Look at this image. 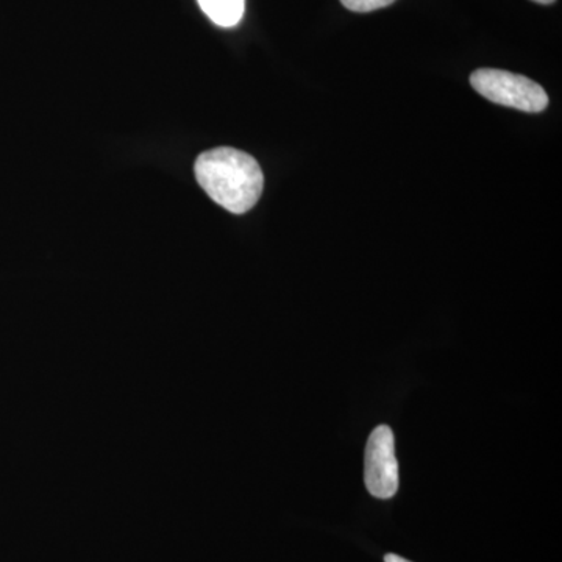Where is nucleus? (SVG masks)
I'll list each match as a JSON object with an SVG mask.
<instances>
[{
    "mask_svg": "<svg viewBox=\"0 0 562 562\" xmlns=\"http://www.w3.org/2000/svg\"><path fill=\"white\" fill-rule=\"evenodd\" d=\"M203 13L221 27H235L243 20L246 0H198Z\"/></svg>",
    "mask_w": 562,
    "mask_h": 562,
    "instance_id": "4",
    "label": "nucleus"
},
{
    "mask_svg": "<svg viewBox=\"0 0 562 562\" xmlns=\"http://www.w3.org/2000/svg\"><path fill=\"white\" fill-rule=\"evenodd\" d=\"M364 483L373 497H394L398 491V462L395 458L394 432L380 425L369 436L364 454Z\"/></svg>",
    "mask_w": 562,
    "mask_h": 562,
    "instance_id": "3",
    "label": "nucleus"
},
{
    "mask_svg": "<svg viewBox=\"0 0 562 562\" xmlns=\"http://www.w3.org/2000/svg\"><path fill=\"white\" fill-rule=\"evenodd\" d=\"M395 0H341L344 7L350 11H357V13H369V11H375L390 7Z\"/></svg>",
    "mask_w": 562,
    "mask_h": 562,
    "instance_id": "5",
    "label": "nucleus"
},
{
    "mask_svg": "<svg viewBox=\"0 0 562 562\" xmlns=\"http://www.w3.org/2000/svg\"><path fill=\"white\" fill-rule=\"evenodd\" d=\"M536 3H542V5H550V3L557 2V0H532Z\"/></svg>",
    "mask_w": 562,
    "mask_h": 562,
    "instance_id": "7",
    "label": "nucleus"
},
{
    "mask_svg": "<svg viewBox=\"0 0 562 562\" xmlns=\"http://www.w3.org/2000/svg\"><path fill=\"white\" fill-rule=\"evenodd\" d=\"M384 562H413L405 560V558L398 557V554L390 553L384 557Z\"/></svg>",
    "mask_w": 562,
    "mask_h": 562,
    "instance_id": "6",
    "label": "nucleus"
},
{
    "mask_svg": "<svg viewBox=\"0 0 562 562\" xmlns=\"http://www.w3.org/2000/svg\"><path fill=\"white\" fill-rule=\"evenodd\" d=\"M471 85L487 101L524 113H541L549 106V95L541 85L508 70L476 69Z\"/></svg>",
    "mask_w": 562,
    "mask_h": 562,
    "instance_id": "2",
    "label": "nucleus"
},
{
    "mask_svg": "<svg viewBox=\"0 0 562 562\" xmlns=\"http://www.w3.org/2000/svg\"><path fill=\"white\" fill-rule=\"evenodd\" d=\"M194 172L202 190L233 214L247 213L260 201L265 176L258 161L246 151L233 147L203 151Z\"/></svg>",
    "mask_w": 562,
    "mask_h": 562,
    "instance_id": "1",
    "label": "nucleus"
}]
</instances>
